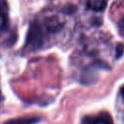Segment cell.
<instances>
[{"label":"cell","mask_w":124,"mask_h":124,"mask_svg":"<svg viewBox=\"0 0 124 124\" xmlns=\"http://www.w3.org/2000/svg\"><path fill=\"white\" fill-rule=\"evenodd\" d=\"M119 30L122 34H124V17L121 18L119 21Z\"/></svg>","instance_id":"ba28073f"},{"label":"cell","mask_w":124,"mask_h":124,"mask_svg":"<svg viewBox=\"0 0 124 124\" xmlns=\"http://www.w3.org/2000/svg\"><path fill=\"white\" fill-rule=\"evenodd\" d=\"M123 52H124V46L120 44V45H118L117 47H116V57H117V58L120 57V56L123 54Z\"/></svg>","instance_id":"52a82bcc"},{"label":"cell","mask_w":124,"mask_h":124,"mask_svg":"<svg viewBox=\"0 0 124 124\" xmlns=\"http://www.w3.org/2000/svg\"><path fill=\"white\" fill-rule=\"evenodd\" d=\"M93 124H111L109 120H108L107 118H104V117H100V118H97Z\"/></svg>","instance_id":"8992f818"},{"label":"cell","mask_w":124,"mask_h":124,"mask_svg":"<svg viewBox=\"0 0 124 124\" xmlns=\"http://www.w3.org/2000/svg\"><path fill=\"white\" fill-rule=\"evenodd\" d=\"M88 9L95 12H102L107 7V0H86Z\"/></svg>","instance_id":"277c9868"},{"label":"cell","mask_w":124,"mask_h":124,"mask_svg":"<svg viewBox=\"0 0 124 124\" xmlns=\"http://www.w3.org/2000/svg\"><path fill=\"white\" fill-rule=\"evenodd\" d=\"M7 21L8 20H7V16H5V14L2 13V12H0V31L3 30L6 27Z\"/></svg>","instance_id":"5b68a950"},{"label":"cell","mask_w":124,"mask_h":124,"mask_svg":"<svg viewBox=\"0 0 124 124\" xmlns=\"http://www.w3.org/2000/svg\"><path fill=\"white\" fill-rule=\"evenodd\" d=\"M40 120L38 117H32V116H23V117H17L10 119L4 124H35Z\"/></svg>","instance_id":"3957f363"},{"label":"cell","mask_w":124,"mask_h":124,"mask_svg":"<svg viewBox=\"0 0 124 124\" xmlns=\"http://www.w3.org/2000/svg\"><path fill=\"white\" fill-rule=\"evenodd\" d=\"M44 43V32L42 27L37 23L34 22L28 31L27 34V44L33 47H39Z\"/></svg>","instance_id":"6da1fadb"},{"label":"cell","mask_w":124,"mask_h":124,"mask_svg":"<svg viewBox=\"0 0 124 124\" xmlns=\"http://www.w3.org/2000/svg\"><path fill=\"white\" fill-rule=\"evenodd\" d=\"M46 29L49 32H58L61 30L64 26V22L56 16H52L49 17H46L44 23Z\"/></svg>","instance_id":"7a4b0ae2"},{"label":"cell","mask_w":124,"mask_h":124,"mask_svg":"<svg viewBox=\"0 0 124 124\" xmlns=\"http://www.w3.org/2000/svg\"><path fill=\"white\" fill-rule=\"evenodd\" d=\"M120 92H121V95H122V97H123V99H124V86H122Z\"/></svg>","instance_id":"9c48e42d"}]
</instances>
